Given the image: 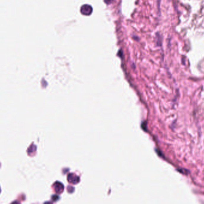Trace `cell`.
<instances>
[{"label":"cell","instance_id":"obj_2","mask_svg":"<svg viewBox=\"0 0 204 204\" xmlns=\"http://www.w3.org/2000/svg\"><path fill=\"white\" fill-rule=\"evenodd\" d=\"M0 193H1V188H0Z\"/></svg>","mask_w":204,"mask_h":204},{"label":"cell","instance_id":"obj_1","mask_svg":"<svg viewBox=\"0 0 204 204\" xmlns=\"http://www.w3.org/2000/svg\"><path fill=\"white\" fill-rule=\"evenodd\" d=\"M93 9L91 6L85 4L82 6L81 8V12L82 15L85 16H89L92 13Z\"/></svg>","mask_w":204,"mask_h":204}]
</instances>
